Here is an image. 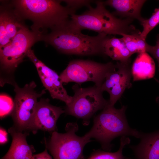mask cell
I'll return each instance as SVG.
<instances>
[{
    "label": "cell",
    "mask_w": 159,
    "mask_h": 159,
    "mask_svg": "<svg viewBox=\"0 0 159 159\" xmlns=\"http://www.w3.org/2000/svg\"><path fill=\"white\" fill-rule=\"evenodd\" d=\"M61 0H16L11 1L15 11L23 20H31L32 31L40 39L51 31L65 25L76 10L61 4Z\"/></svg>",
    "instance_id": "6da1fadb"
},
{
    "label": "cell",
    "mask_w": 159,
    "mask_h": 159,
    "mask_svg": "<svg viewBox=\"0 0 159 159\" xmlns=\"http://www.w3.org/2000/svg\"><path fill=\"white\" fill-rule=\"evenodd\" d=\"M96 6L90 5L81 14H72L66 26L69 29L81 32L88 29L107 35L129 34L136 29L131 23L133 19L117 18L105 7L103 1H96Z\"/></svg>",
    "instance_id": "7a4b0ae2"
},
{
    "label": "cell",
    "mask_w": 159,
    "mask_h": 159,
    "mask_svg": "<svg viewBox=\"0 0 159 159\" xmlns=\"http://www.w3.org/2000/svg\"><path fill=\"white\" fill-rule=\"evenodd\" d=\"M104 33L91 36L64 26L42 36L45 42L60 52L81 56L105 55L104 44L108 37Z\"/></svg>",
    "instance_id": "3957f363"
},
{
    "label": "cell",
    "mask_w": 159,
    "mask_h": 159,
    "mask_svg": "<svg viewBox=\"0 0 159 159\" xmlns=\"http://www.w3.org/2000/svg\"><path fill=\"white\" fill-rule=\"evenodd\" d=\"M126 106L117 109L108 104L94 118L93 126L85 135L99 142L102 148L109 151L112 141L119 136H132L140 138L141 132L131 128L127 120Z\"/></svg>",
    "instance_id": "277c9868"
},
{
    "label": "cell",
    "mask_w": 159,
    "mask_h": 159,
    "mask_svg": "<svg viewBox=\"0 0 159 159\" xmlns=\"http://www.w3.org/2000/svg\"><path fill=\"white\" fill-rule=\"evenodd\" d=\"M78 129L76 123L69 122L66 125V132H53L49 140L45 139L46 148L54 159H85L83 150L85 145L91 140L85 135H77Z\"/></svg>",
    "instance_id": "5b68a950"
},
{
    "label": "cell",
    "mask_w": 159,
    "mask_h": 159,
    "mask_svg": "<svg viewBox=\"0 0 159 159\" xmlns=\"http://www.w3.org/2000/svg\"><path fill=\"white\" fill-rule=\"evenodd\" d=\"M116 64L111 62L102 63L89 60L76 59L70 62L59 76L61 82L78 84L92 82L100 87L107 74L116 70Z\"/></svg>",
    "instance_id": "8992f818"
},
{
    "label": "cell",
    "mask_w": 159,
    "mask_h": 159,
    "mask_svg": "<svg viewBox=\"0 0 159 159\" xmlns=\"http://www.w3.org/2000/svg\"><path fill=\"white\" fill-rule=\"evenodd\" d=\"M74 94L70 102L66 105L64 112L67 114L83 120L88 125L91 117L98 111L103 110L109 104L102 95L101 87L82 88L75 84L72 86Z\"/></svg>",
    "instance_id": "52a82bcc"
},
{
    "label": "cell",
    "mask_w": 159,
    "mask_h": 159,
    "mask_svg": "<svg viewBox=\"0 0 159 159\" xmlns=\"http://www.w3.org/2000/svg\"><path fill=\"white\" fill-rule=\"evenodd\" d=\"M37 85L32 81L22 87L14 85L15 96L14 106L11 114L14 126L18 130L29 131V130L38 103L37 100L46 92L44 90L40 92L35 90Z\"/></svg>",
    "instance_id": "ba28073f"
},
{
    "label": "cell",
    "mask_w": 159,
    "mask_h": 159,
    "mask_svg": "<svg viewBox=\"0 0 159 159\" xmlns=\"http://www.w3.org/2000/svg\"><path fill=\"white\" fill-rule=\"evenodd\" d=\"M40 37L25 26L20 29L11 42L0 47V60L1 68L13 71L26 56L28 51Z\"/></svg>",
    "instance_id": "9c48e42d"
},
{
    "label": "cell",
    "mask_w": 159,
    "mask_h": 159,
    "mask_svg": "<svg viewBox=\"0 0 159 159\" xmlns=\"http://www.w3.org/2000/svg\"><path fill=\"white\" fill-rule=\"evenodd\" d=\"M130 61L116 63L115 70L108 73L101 87L102 91L110 95L109 104L114 106L121 97L125 90L132 86L130 80L132 77Z\"/></svg>",
    "instance_id": "30bf717a"
},
{
    "label": "cell",
    "mask_w": 159,
    "mask_h": 159,
    "mask_svg": "<svg viewBox=\"0 0 159 159\" xmlns=\"http://www.w3.org/2000/svg\"><path fill=\"white\" fill-rule=\"evenodd\" d=\"M26 56L35 66L44 86L52 98L63 101L66 105L69 103L72 96L68 94L60 80L59 76L39 60L31 49L28 51Z\"/></svg>",
    "instance_id": "8fae6325"
},
{
    "label": "cell",
    "mask_w": 159,
    "mask_h": 159,
    "mask_svg": "<svg viewBox=\"0 0 159 159\" xmlns=\"http://www.w3.org/2000/svg\"><path fill=\"white\" fill-rule=\"evenodd\" d=\"M48 99H41L38 102L29 131L35 134L39 130L53 132L57 131V121L64 112L60 107L53 105Z\"/></svg>",
    "instance_id": "7c38bea8"
},
{
    "label": "cell",
    "mask_w": 159,
    "mask_h": 159,
    "mask_svg": "<svg viewBox=\"0 0 159 159\" xmlns=\"http://www.w3.org/2000/svg\"><path fill=\"white\" fill-rule=\"evenodd\" d=\"M0 6V38H7L10 42L18 32L25 26L11 3H4Z\"/></svg>",
    "instance_id": "4fadbf2b"
},
{
    "label": "cell",
    "mask_w": 159,
    "mask_h": 159,
    "mask_svg": "<svg viewBox=\"0 0 159 159\" xmlns=\"http://www.w3.org/2000/svg\"><path fill=\"white\" fill-rule=\"evenodd\" d=\"M8 132L12 137V142L8 152L1 159H31L35 150L27 142L29 132L19 130L14 126Z\"/></svg>",
    "instance_id": "5bb4252c"
},
{
    "label": "cell",
    "mask_w": 159,
    "mask_h": 159,
    "mask_svg": "<svg viewBox=\"0 0 159 159\" xmlns=\"http://www.w3.org/2000/svg\"><path fill=\"white\" fill-rule=\"evenodd\" d=\"M139 143L130 145L136 159H159V130L150 133L141 132Z\"/></svg>",
    "instance_id": "9a60e30c"
},
{
    "label": "cell",
    "mask_w": 159,
    "mask_h": 159,
    "mask_svg": "<svg viewBox=\"0 0 159 159\" xmlns=\"http://www.w3.org/2000/svg\"><path fill=\"white\" fill-rule=\"evenodd\" d=\"M145 0H108L103 1L105 5L113 8L115 11L112 14L125 18L137 19L140 22L145 18L141 14V9Z\"/></svg>",
    "instance_id": "2e32d148"
},
{
    "label": "cell",
    "mask_w": 159,
    "mask_h": 159,
    "mask_svg": "<svg viewBox=\"0 0 159 159\" xmlns=\"http://www.w3.org/2000/svg\"><path fill=\"white\" fill-rule=\"evenodd\" d=\"M131 69L133 81L151 78L155 73L154 62L146 52L138 54Z\"/></svg>",
    "instance_id": "e0dca14e"
},
{
    "label": "cell",
    "mask_w": 159,
    "mask_h": 159,
    "mask_svg": "<svg viewBox=\"0 0 159 159\" xmlns=\"http://www.w3.org/2000/svg\"><path fill=\"white\" fill-rule=\"evenodd\" d=\"M104 54L113 60L120 62L130 61L132 55L120 38L109 36L106 40L104 46Z\"/></svg>",
    "instance_id": "ac0fdd59"
},
{
    "label": "cell",
    "mask_w": 159,
    "mask_h": 159,
    "mask_svg": "<svg viewBox=\"0 0 159 159\" xmlns=\"http://www.w3.org/2000/svg\"><path fill=\"white\" fill-rule=\"evenodd\" d=\"M141 32L137 29L130 34L122 35L121 39L132 55L135 53H148L151 47L141 37Z\"/></svg>",
    "instance_id": "d6986e66"
},
{
    "label": "cell",
    "mask_w": 159,
    "mask_h": 159,
    "mask_svg": "<svg viewBox=\"0 0 159 159\" xmlns=\"http://www.w3.org/2000/svg\"><path fill=\"white\" fill-rule=\"evenodd\" d=\"M130 140L127 136L121 137L119 149L117 152L111 153L98 150L94 151L87 159H125L122 155V151L125 146L129 144Z\"/></svg>",
    "instance_id": "ffe728a7"
},
{
    "label": "cell",
    "mask_w": 159,
    "mask_h": 159,
    "mask_svg": "<svg viewBox=\"0 0 159 159\" xmlns=\"http://www.w3.org/2000/svg\"><path fill=\"white\" fill-rule=\"evenodd\" d=\"M140 23L143 28L140 36L144 39L146 40L150 32L159 24V8L155 9L154 12L150 18H145Z\"/></svg>",
    "instance_id": "44dd1931"
},
{
    "label": "cell",
    "mask_w": 159,
    "mask_h": 159,
    "mask_svg": "<svg viewBox=\"0 0 159 159\" xmlns=\"http://www.w3.org/2000/svg\"><path fill=\"white\" fill-rule=\"evenodd\" d=\"M0 117L3 118L11 114L14 106V101L9 96L1 94L0 96Z\"/></svg>",
    "instance_id": "7402d4cb"
},
{
    "label": "cell",
    "mask_w": 159,
    "mask_h": 159,
    "mask_svg": "<svg viewBox=\"0 0 159 159\" xmlns=\"http://www.w3.org/2000/svg\"><path fill=\"white\" fill-rule=\"evenodd\" d=\"M62 1L65 2L67 6L73 8L76 10L82 6L90 5V4L91 1L89 0H63Z\"/></svg>",
    "instance_id": "603a6c76"
},
{
    "label": "cell",
    "mask_w": 159,
    "mask_h": 159,
    "mask_svg": "<svg viewBox=\"0 0 159 159\" xmlns=\"http://www.w3.org/2000/svg\"><path fill=\"white\" fill-rule=\"evenodd\" d=\"M148 52L157 60L159 71V35L157 37L156 45L154 46H151Z\"/></svg>",
    "instance_id": "cb8c5ba5"
},
{
    "label": "cell",
    "mask_w": 159,
    "mask_h": 159,
    "mask_svg": "<svg viewBox=\"0 0 159 159\" xmlns=\"http://www.w3.org/2000/svg\"><path fill=\"white\" fill-rule=\"evenodd\" d=\"M31 159H52V158L48 153L47 149L46 148L43 152L33 155Z\"/></svg>",
    "instance_id": "d4e9b609"
},
{
    "label": "cell",
    "mask_w": 159,
    "mask_h": 159,
    "mask_svg": "<svg viewBox=\"0 0 159 159\" xmlns=\"http://www.w3.org/2000/svg\"><path fill=\"white\" fill-rule=\"evenodd\" d=\"M8 141L7 133L4 129L0 127V143L1 144H4Z\"/></svg>",
    "instance_id": "484cf974"
},
{
    "label": "cell",
    "mask_w": 159,
    "mask_h": 159,
    "mask_svg": "<svg viewBox=\"0 0 159 159\" xmlns=\"http://www.w3.org/2000/svg\"><path fill=\"white\" fill-rule=\"evenodd\" d=\"M155 80L158 82L159 83V81L156 78H155Z\"/></svg>",
    "instance_id": "4316f807"
}]
</instances>
